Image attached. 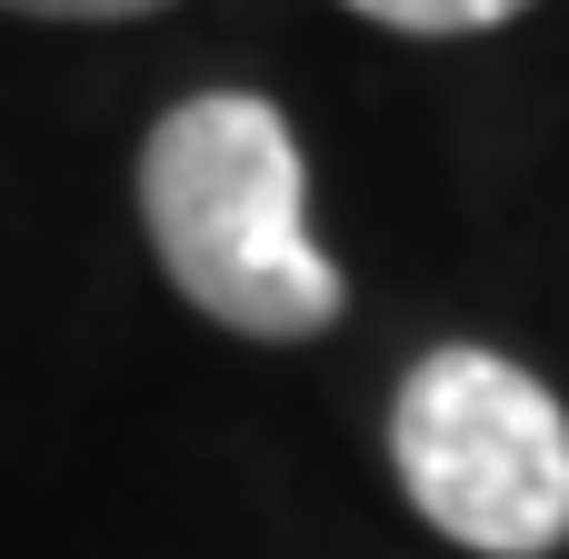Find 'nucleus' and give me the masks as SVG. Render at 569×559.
Here are the masks:
<instances>
[{
  "label": "nucleus",
  "instance_id": "obj_1",
  "mask_svg": "<svg viewBox=\"0 0 569 559\" xmlns=\"http://www.w3.org/2000/svg\"><path fill=\"white\" fill-rule=\"evenodd\" d=\"M140 230L170 270V290L240 330V340H320L350 290L340 260L310 230V170H300V130L280 100L260 90H190L150 120L140 140Z\"/></svg>",
  "mask_w": 569,
  "mask_h": 559
},
{
  "label": "nucleus",
  "instance_id": "obj_2",
  "mask_svg": "<svg viewBox=\"0 0 569 559\" xmlns=\"http://www.w3.org/2000/svg\"><path fill=\"white\" fill-rule=\"evenodd\" d=\"M390 470L450 550H569V410L510 350H480V340L420 350L390 390Z\"/></svg>",
  "mask_w": 569,
  "mask_h": 559
},
{
  "label": "nucleus",
  "instance_id": "obj_3",
  "mask_svg": "<svg viewBox=\"0 0 569 559\" xmlns=\"http://www.w3.org/2000/svg\"><path fill=\"white\" fill-rule=\"evenodd\" d=\"M340 10L400 30V40H470V30H510V20L540 10V0H340Z\"/></svg>",
  "mask_w": 569,
  "mask_h": 559
},
{
  "label": "nucleus",
  "instance_id": "obj_4",
  "mask_svg": "<svg viewBox=\"0 0 569 559\" xmlns=\"http://www.w3.org/2000/svg\"><path fill=\"white\" fill-rule=\"evenodd\" d=\"M0 10H20V20H150L170 0H0Z\"/></svg>",
  "mask_w": 569,
  "mask_h": 559
}]
</instances>
